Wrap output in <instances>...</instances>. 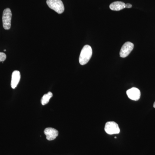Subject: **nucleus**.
Masks as SVG:
<instances>
[{
	"label": "nucleus",
	"mask_w": 155,
	"mask_h": 155,
	"mask_svg": "<svg viewBox=\"0 0 155 155\" xmlns=\"http://www.w3.org/2000/svg\"><path fill=\"white\" fill-rule=\"evenodd\" d=\"M125 3L122 2H115L110 5V9L112 11H119L125 8Z\"/></svg>",
	"instance_id": "obj_9"
},
{
	"label": "nucleus",
	"mask_w": 155,
	"mask_h": 155,
	"mask_svg": "<svg viewBox=\"0 0 155 155\" xmlns=\"http://www.w3.org/2000/svg\"><path fill=\"white\" fill-rule=\"evenodd\" d=\"M92 55V50L90 46L86 45L81 50L79 58V63L81 65L87 64Z\"/></svg>",
	"instance_id": "obj_1"
},
{
	"label": "nucleus",
	"mask_w": 155,
	"mask_h": 155,
	"mask_svg": "<svg viewBox=\"0 0 155 155\" xmlns=\"http://www.w3.org/2000/svg\"><path fill=\"white\" fill-rule=\"evenodd\" d=\"M12 18V12L10 8H6L3 13V26L6 30H9L11 27V21Z\"/></svg>",
	"instance_id": "obj_3"
},
{
	"label": "nucleus",
	"mask_w": 155,
	"mask_h": 155,
	"mask_svg": "<svg viewBox=\"0 0 155 155\" xmlns=\"http://www.w3.org/2000/svg\"><path fill=\"white\" fill-rule=\"evenodd\" d=\"M21 78L20 72L17 70L14 71L12 74L11 78V87L13 89H15L17 87L19 84Z\"/></svg>",
	"instance_id": "obj_8"
},
{
	"label": "nucleus",
	"mask_w": 155,
	"mask_h": 155,
	"mask_svg": "<svg viewBox=\"0 0 155 155\" xmlns=\"http://www.w3.org/2000/svg\"><path fill=\"white\" fill-rule=\"evenodd\" d=\"M104 130L109 134H118L120 133V128L119 125L114 122H108L106 123Z\"/></svg>",
	"instance_id": "obj_4"
},
{
	"label": "nucleus",
	"mask_w": 155,
	"mask_h": 155,
	"mask_svg": "<svg viewBox=\"0 0 155 155\" xmlns=\"http://www.w3.org/2000/svg\"><path fill=\"white\" fill-rule=\"evenodd\" d=\"M6 54L3 52H0V62H4L6 59Z\"/></svg>",
	"instance_id": "obj_11"
},
{
	"label": "nucleus",
	"mask_w": 155,
	"mask_h": 155,
	"mask_svg": "<svg viewBox=\"0 0 155 155\" xmlns=\"http://www.w3.org/2000/svg\"><path fill=\"white\" fill-rule=\"evenodd\" d=\"M134 48V45L130 42L127 41L123 45L120 50V57L122 58H125L129 55Z\"/></svg>",
	"instance_id": "obj_5"
},
{
	"label": "nucleus",
	"mask_w": 155,
	"mask_h": 155,
	"mask_svg": "<svg viewBox=\"0 0 155 155\" xmlns=\"http://www.w3.org/2000/svg\"><path fill=\"white\" fill-rule=\"evenodd\" d=\"M53 96L52 93L49 92L43 96L41 99V103L42 105H45L48 103L50 99Z\"/></svg>",
	"instance_id": "obj_10"
},
{
	"label": "nucleus",
	"mask_w": 155,
	"mask_h": 155,
	"mask_svg": "<svg viewBox=\"0 0 155 155\" xmlns=\"http://www.w3.org/2000/svg\"><path fill=\"white\" fill-rule=\"evenodd\" d=\"M125 8H132V5L131 4H129V3H127L125 5Z\"/></svg>",
	"instance_id": "obj_12"
},
{
	"label": "nucleus",
	"mask_w": 155,
	"mask_h": 155,
	"mask_svg": "<svg viewBox=\"0 0 155 155\" xmlns=\"http://www.w3.org/2000/svg\"><path fill=\"white\" fill-rule=\"evenodd\" d=\"M126 93L128 98L133 101H138L140 98V91L136 87H132L128 90Z\"/></svg>",
	"instance_id": "obj_6"
},
{
	"label": "nucleus",
	"mask_w": 155,
	"mask_h": 155,
	"mask_svg": "<svg viewBox=\"0 0 155 155\" xmlns=\"http://www.w3.org/2000/svg\"><path fill=\"white\" fill-rule=\"evenodd\" d=\"M47 4L50 8L59 14L64 12V6L61 0H47Z\"/></svg>",
	"instance_id": "obj_2"
},
{
	"label": "nucleus",
	"mask_w": 155,
	"mask_h": 155,
	"mask_svg": "<svg viewBox=\"0 0 155 155\" xmlns=\"http://www.w3.org/2000/svg\"><path fill=\"white\" fill-rule=\"evenodd\" d=\"M153 107L155 108V102L153 104Z\"/></svg>",
	"instance_id": "obj_13"
},
{
	"label": "nucleus",
	"mask_w": 155,
	"mask_h": 155,
	"mask_svg": "<svg viewBox=\"0 0 155 155\" xmlns=\"http://www.w3.org/2000/svg\"><path fill=\"white\" fill-rule=\"evenodd\" d=\"M44 133L46 136L47 139L49 141L55 139L59 134L58 130L52 127L45 128L44 130Z\"/></svg>",
	"instance_id": "obj_7"
}]
</instances>
